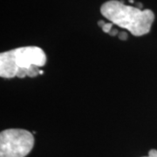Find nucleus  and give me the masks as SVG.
<instances>
[{"label":"nucleus","mask_w":157,"mask_h":157,"mask_svg":"<svg viewBox=\"0 0 157 157\" xmlns=\"http://www.w3.org/2000/svg\"><path fill=\"white\" fill-rule=\"evenodd\" d=\"M101 12L113 25L127 29L137 37L148 33L155 20V14L151 10H141L117 0L104 3L101 7Z\"/></svg>","instance_id":"nucleus-2"},{"label":"nucleus","mask_w":157,"mask_h":157,"mask_svg":"<svg viewBox=\"0 0 157 157\" xmlns=\"http://www.w3.org/2000/svg\"><path fill=\"white\" fill-rule=\"evenodd\" d=\"M148 155L152 157H157V150L156 149H151L148 152Z\"/></svg>","instance_id":"nucleus-5"},{"label":"nucleus","mask_w":157,"mask_h":157,"mask_svg":"<svg viewBox=\"0 0 157 157\" xmlns=\"http://www.w3.org/2000/svg\"><path fill=\"white\" fill-rule=\"evenodd\" d=\"M113 24L112 22L111 23H106L101 28L103 30V32L104 33H109L110 32H111V30L113 29Z\"/></svg>","instance_id":"nucleus-4"},{"label":"nucleus","mask_w":157,"mask_h":157,"mask_svg":"<svg viewBox=\"0 0 157 157\" xmlns=\"http://www.w3.org/2000/svg\"><path fill=\"white\" fill-rule=\"evenodd\" d=\"M120 39H122V40H126V39H128V34H127V33H125V32H123V33H120Z\"/></svg>","instance_id":"nucleus-6"},{"label":"nucleus","mask_w":157,"mask_h":157,"mask_svg":"<svg viewBox=\"0 0 157 157\" xmlns=\"http://www.w3.org/2000/svg\"><path fill=\"white\" fill-rule=\"evenodd\" d=\"M33 146V135L27 130L6 129L0 134V157H25Z\"/></svg>","instance_id":"nucleus-3"},{"label":"nucleus","mask_w":157,"mask_h":157,"mask_svg":"<svg viewBox=\"0 0 157 157\" xmlns=\"http://www.w3.org/2000/svg\"><path fill=\"white\" fill-rule=\"evenodd\" d=\"M143 157H152V156H149V155H148V156H143Z\"/></svg>","instance_id":"nucleus-9"},{"label":"nucleus","mask_w":157,"mask_h":157,"mask_svg":"<svg viewBox=\"0 0 157 157\" xmlns=\"http://www.w3.org/2000/svg\"><path fill=\"white\" fill-rule=\"evenodd\" d=\"M117 33H118L117 30H115V29H112V30H111V32L109 33V34H110V35H112V36H115V35L117 34Z\"/></svg>","instance_id":"nucleus-7"},{"label":"nucleus","mask_w":157,"mask_h":157,"mask_svg":"<svg viewBox=\"0 0 157 157\" xmlns=\"http://www.w3.org/2000/svg\"><path fill=\"white\" fill-rule=\"evenodd\" d=\"M105 24H106V23L104 22V21H102V20L98 22V25H99V26H101V27H102V26H103V25H104Z\"/></svg>","instance_id":"nucleus-8"},{"label":"nucleus","mask_w":157,"mask_h":157,"mask_svg":"<svg viewBox=\"0 0 157 157\" xmlns=\"http://www.w3.org/2000/svg\"><path fill=\"white\" fill-rule=\"evenodd\" d=\"M46 64L45 52L38 46H24L0 54V76L11 78L36 77Z\"/></svg>","instance_id":"nucleus-1"}]
</instances>
